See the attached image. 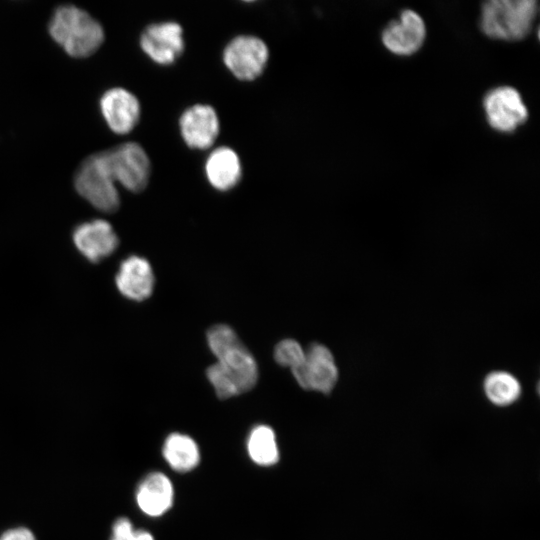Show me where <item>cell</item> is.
<instances>
[{
	"label": "cell",
	"mask_w": 540,
	"mask_h": 540,
	"mask_svg": "<svg viewBox=\"0 0 540 540\" xmlns=\"http://www.w3.org/2000/svg\"><path fill=\"white\" fill-rule=\"evenodd\" d=\"M48 33L73 58L91 56L105 39L102 24L73 4H61L54 9L48 22Z\"/></svg>",
	"instance_id": "6da1fadb"
},
{
	"label": "cell",
	"mask_w": 540,
	"mask_h": 540,
	"mask_svg": "<svg viewBox=\"0 0 540 540\" xmlns=\"http://www.w3.org/2000/svg\"><path fill=\"white\" fill-rule=\"evenodd\" d=\"M538 12L535 0H490L480 13V28L492 39L517 41L532 30Z\"/></svg>",
	"instance_id": "7a4b0ae2"
},
{
	"label": "cell",
	"mask_w": 540,
	"mask_h": 540,
	"mask_svg": "<svg viewBox=\"0 0 540 540\" xmlns=\"http://www.w3.org/2000/svg\"><path fill=\"white\" fill-rule=\"evenodd\" d=\"M211 352L236 381L242 393L252 389L258 380V366L250 351L228 325L218 324L207 333Z\"/></svg>",
	"instance_id": "3957f363"
},
{
	"label": "cell",
	"mask_w": 540,
	"mask_h": 540,
	"mask_svg": "<svg viewBox=\"0 0 540 540\" xmlns=\"http://www.w3.org/2000/svg\"><path fill=\"white\" fill-rule=\"evenodd\" d=\"M73 184L77 193L104 213L115 212L120 205L116 182L102 151L90 154L77 167Z\"/></svg>",
	"instance_id": "277c9868"
},
{
	"label": "cell",
	"mask_w": 540,
	"mask_h": 540,
	"mask_svg": "<svg viewBox=\"0 0 540 540\" xmlns=\"http://www.w3.org/2000/svg\"><path fill=\"white\" fill-rule=\"evenodd\" d=\"M115 182L130 192L138 193L148 185L151 163L144 148L137 142H124L102 151Z\"/></svg>",
	"instance_id": "5b68a950"
},
{
	"label": "cell",
	"mask_w": 540,
	"mask_h": 540,
	"mask_svg": "<svg viewBox=\"0 0 540 540\" xmlns=\"http://www.w3.org/2000/svg\"><path fill=\"white\" fill-rule=\"evenodd\" d=\"M269 49L266 43L253 35L234 37L223 50V62L239 80L253 81L266 68Z\"/></svg>",
	"instance_id": "8992f818"
},
{
	"label": "cell",
	"mask_w": 540,
	"mask_h": 540,
	"mask_svg": "<svg viewBox=\"0 0 540 540\" xmlns=\"http://www.w3.org/2000/svg\"><path fill=\"white\" fill-rule=\"evenodd\" d=\"M483 109L489 126L501 133L515 131L528 118L521 94L511 86L489 90L483 98Z\"/></svg>",
	"instance_id": "52a82bcc"
},
{
	"label": "cell",
	"mask_w": 540,
	"mask_h": 540,
	"mask_svg": "<svg viewBox=\"0 0 540 540\" xmlns=\"http://www.w3.org/2000/svg\"><path fill=\"white\" fill-rule=\"evenodd\" d=\"M303 389L329 394L339 378L338 367L330 349L323 344L313 343L305 351L303 362L291 370Z\"/></svg>",
	"instance_id": "ba28073f"
},
{
	"label": "cell",
	"mask_w": 540,
	"mask_h": 540,
	"mask_svg": "<svg viewBox=\"0 0 540 540\" xmlns=\"http://www.w3.org/2000/svg\"><path fill=\"white\" fill-rule=\"evenodd\" d=\"M142 51L156 64L171 65L182 55L185 44L183 29L174 21L148 25L139 39Z\"/></svg>",
	"instance_id": "9c48e42d"
},
{
	"label": "cell",
	"mask_w": 540,
	"mask_h": 540,
	"mask_svg": "<svg viewBox=\"0 0 540 540\" xmlns=\"http://www.w3.org/2000/svg\"><path fill=\"white\" fill-rule=\"evenodd\" d=\"M99 111L107 127L115 134L124 135L134 130L140 120L141 105L128 89L111 87L99 98Z\"/></svg>",
	"instance_id": "30bf717a"
},
{
	"label": "cell",
	"mask_w": 540,
	"mask_h": 540,
	"mask_svg": "<svg viewBox=\"0 0 540 540\" xmlns=\"http://www.w3.org/2000/svg\"><path fill=\"white\" fill-rule=\"evenodd\" d=\"M426 38L423 18L414 10H403L399 18L389 22L383 29L381 40L385 48L398 56L416 53Z\"/></svg>",
	"instance_id": "8fae6325"
},
{
	"label": "cell",
	"mask_w": 540,
	"mask_h": 540,
	"mask_svg": "<svg viewBox=\"0 0 540 540\" xmlns=\"http://www.w3.org/2000/svg\"><path fill=\"white\" fill-rule=\"evenodd\" d=\"M185 144L197 150L210 148L220 132V121L215 109L207 104H194L179 119Z\"/></svg>",
	"instance_id": "7c38bea8"
},
{
	"label": "cell",
	"mask_w": 540,
	"mask_h": 540,
	"mask_svg": "<svg viewBox=\"0 0 540 540\" xmlns=\"http://www.w3.org/2000/svg\"><path fill=\"white\" fill-rule=\"evenodd\" d=\"M76 248L91 262L111 255L118 246V237L112 225L95 219L78 225L73 232Z\"/></svg>",
	"instance_id": "4fadbf2b"
},
{
	"label": "cell",
	"mask_w": 540,
	"mask_h": 540,
	"mask_svg": "<svg viewBox=\"0 0 540 540\" xmlns=\"http://www.w3.org/2000/svg\"><path fill=\"white\" fill-rule=\"evenodd\" d=\"M135 500L140 511L146 516H163L174 502V487L170 478L160 471L148 473L136 488Z\"/></svg>",
	"instance_id": "5bb4252c"
},
{
	"label": "cell",
	"mask_w": 540,
	"mask_h": 540,
	"mask_svg": "<svg viewBox=\"0 0 540 540\" xmlns=\"http://www.w3.org/2000/svg\"><path fill=\"white\" fill-rule=\"evenodd\" d=\"M115 282L123 296L134 301H143L152 294L155 277L148 260L132 255L120 264Z\"/></svg>",
	"instance_id": "9a60e30c"
},
{
	"label": "cell",
	"mask_w": 540,
	"mask_h": 540,
	"mask_svg": "<svg viewBox=\"0 0 540 540\" xmlns=\"http://www.w3.org/2000/svg\"><path fill=\"white\" fill-rule=\"evenodd\" d=\"M205 175L216 190H231L242 177V165L238 154L227 146L212 150L205 162Z\"/></svg>",
	"instance_id": "2e32d148"
},
{
	"label": "cell",
	"mask_w": 540,
	"mask_h": 540,
	"mask_svg": "<svg viewBox=\"0 0 540 540\" xmlns=\"http://www.w3.org/2000/svg\"><path fill=\"white\" fill-rule=\"evenodd\" d=\"M162 455L169 467L179 473L194 470L200 462V450L196 441L187 434H169L162 447Z\"/></svg>",
	"instance_id": "e0dca14e"
},
{
	"label": "cell",
	"mask_w": 540,
	"mask_h": 540,
	"mask_svg": "<svg viewBox=\"0 0 540 540\" xmlns=\"http://www.w3.org/2000/svg\"><path fill=\"white\" fill-rule=\"evenodd\" d=\"M483 392L494 406L506 408L515 404L521 397L522 386L516 376L504 370L488 373L483 380Z\"/></svg>",
	"instance_id": "ac0fdd59"
},
{
	"label": "cell",
	"mask_w": 540,
	"mask_h": 540,
	"mask_svg": "<svg viewBox=\"0 0 540 540\" xmlns=\"http://www.w3.org/2000/svg\"><path fill=\"white\" fill-rule=\"evenodd\" d=\"M246 448L249 458L259 466L275 465L280 457L276 434L265 424H258L251 429Z\"/></svg>",
	"instance_id": "d6986e66"
},
{
	"label": "cell",
	"mask_w": 540,
	"mask_h": 540,
	"mask_svg": "<svg viewBox=\"0 0 540 540\" xmlns=\"http://www.w3.org/2000/svg\"><path fill=\"white\" fill-rule=\"evenodd\" d=\"M207 378L220 399H227L241 394V390L233 377L219 364L208 367Z\"/></svg>",
	"instance_id": "ffe728a7"
},
{
	"label": "cell",
	"mask_w": 540,
	"mask_h": 540,
	"mask_svg": "<svg viewBox=\"0 0 540 540\" xmlns=\"http://www.w3.org/2000/svg\"><path fill=\"white\" fill-rule=\"evenodd\" d=\"M274 358L279 365L293 370L303 362L305 350L296 340L284 339L276 345Z\"/></svg>",
	"instance_id": "44dd1931"
},
{
	"label": "cell",
	"mask_w": 540,
	"mask_h": 540,
	"mask_svg": "<svg viewBox=\"0 0 540 540\" xmlns=\"http://www.w3.org/2000/svg\"><path fill=\"white\" fill-rule=\"evenodd\" d=\"M110 540H155L154 536L145 529L135 528L126 517L115 520L111 529Z\"/></svg>",
	"instance_id": "7402d4cb"
},
{
	"label": "cell",
	"mask_w": 540,
	"mask_h": 540,
	"mask_svg": "<svg viewBox=\"0 0 540 540\" xmlns=\"http://www.w3.org/2000/svg\"><path fill=\"white\" fill-rule=\"evenodd\" d=\"M0 540H36V537L29 528L19 526L4 531Z\"/></svg>",
	"instance_id": "603a6c76"
}]
</instances>
